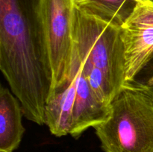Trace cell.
<instances>
[{"label":"cell","instance_id":"obj_1","mask_svg":"<svg viewBox=\"0 0 153 152\" xmlns=\"http://www.w3.org/2000/svg\"><path fill=\"white\" fill-rule=\"evenodd\" d=\"M0 69L25 117L44 125L52 71L41 0H0Z\"/></svg>","mask_w":153,"mask_h":152},{"label":"cell","instance_id":"obj_2","mask_svg":"<svg viewBox=\"0 0 153 152\" xmlns=\"http://www.w3.org/2000/svg\"><path fill=\"white\" fill-rule=\"evenodd\" d=\"M108 119L94 127L104 152H153V95L126 83L111 104Z\"/></svg>","mask_w":153,"mask_h":152},{"label":"cell","instance_id":"obj_3","mask_svg":"<svg viewBox=\"0 0 153 152\" xmlns=\"http://www.w3.org/2000/svg\"><path fill=\"white\" fill-rule=\"evenodd\" d=\"M75 44L79 53L102 71L119 93L126 84L120 26L90 14L76 6Z\"/></svg>","mask_w":153,"mask_h":152},{"label":"cell","instance_id":"obj_4","mask_svg":"<svg viewBox=\"0 0 153 152\" xmlns=\"http://www.w3.org/2000/svg\"><path fill=\"white\" fill-rule=\"evenodd\" d=\"M41 16L52 71L50 95L70 76L75 45L76 1L41 0Z\"/></svg>","mask_w":153,"mask_h":152},{"label":"cell","instance_id":"obj_5","mask_svg":"<svg viewBox=\"0 0 153 152\" xmlns=\"http://www.w3.org/2000/svg\"><path fill=\"white\" fill-rule=\"evenodd\" d=\"M126 83L134 81L153 55V1L137 2L120 25Z\"/></svg>","mask_w":153,"mask_h":152},{"label":"cell","instance_id":"obj_6","mask_svg":"<svg viewBox=\"0 0 153 152\" xmlns=\"http://www.w3.org/2000/svg\"><path fill=\"white\" fill-rule=\"evenodd\" d=\"M71 61L76 67V94L70 134L73 138L78 139L89 128H94L107 121L111 107L100 101L91 89L82 71V62L76 44Z\"/></svg>","mask_w":153,"mask_h":152},{"label":"cell","instance_id":"obj_7","mask_svg":"<svg viewBox=\"0 0 153 152\" xmlns=\"http://www.w3.org/2000/svg\"><path fill=\"white\" fill-rule=\"evenodd\" d=\"M76 67L71 61L68 80L49 95L45 106V124L51 134L61 137L70 134L76 100Z\"/></svg>","mask_w":153,"mask_h":152},{"label":"cell","instance_id":"obj_8","mask_svg":"<svg viewBox=\"0 0 153 152\" xmlns=\"http://www.w3.org/2000/svg\"><path fill=\"white\" fill-rule=\"evenodd\" d=\"M24 116L19 99L8 88L0 89V152H13L25 133Z\"/></svg>","mask_w":153,"mask_h":152},{"label":"cell","instance_id":"obj_9","mask_svg":"<svg viewBox=\"0 0 153 152\" xmlns=\"http://www.w3.org/2000/svg\"><path fill=\"white\" fill-rule=\"evenodd\" d=\"M81 10L120 26L134 10V0H75Z\"/></svg>","mask_w":153,"mask_h":152},{"label":"cell","instance_id":"obj_10","mask_svg":"<svg viewBox=\"0 0 153 152\" xmlns=\"http://www.w3.org/2000/svg\"><path fill=\"white\" fill-rule=\"evenodd\" d=\"M78 54L82 62V71L93 92L103 104L111 105L117 95V91L102 71L96 67L89 60L82 56L79 52Z\"/></svg>","mask_w":153,"mask_h":152},{"label":"cell","instance_id":"obj_11","mask_svg":"<svg viewBox=\"0 0 153 152\" xmlns=\"http://www.w3.org/2000/svg\"><path fill=\"white\" fill-rule=\"evenodd\" d=\"M133 82L153 89V55L140 72L136 75Z\"/></svg>","mask_w":153,"mask_h":152},{"label":"cell","instance_id":"obj_12","mask_svg":"<svg viewBox=\"0 0 153 152\" xmlns=\"http://www.w3.org/2000/svg\"><path fill=\"white\" fill-rule=\"evenodd\" d=\"M134 1H136V2H140V1H149V0H134Z\"/></svg>","mask_w":153,"mask_h":152},{"label":"cell","instance_id":"obj_13","mask_svg":"<svg viewBox=\"0 0 153 152\" xmlns=\"http://www.w3.org/2000/svg\"><path fill=\"white\" fill-rule=\"evenodd\" d=\"M151 90H152V95H153V89H151Z\"/></svg>","mask_w":153,"mask_h":152},{"label":"cell","instance_id":"obj_14","mask_svg":"<svg viewBox=\"0 0 153 152\" xmlns=\"http://www.w3.org/2000/svg\"><path fill=\"white\" fill-rule=\"evenodd\" d=\"M152 1H153V0H152Z\"/></svg>","mask_w":153,"mask_h":152}]
</instances>
